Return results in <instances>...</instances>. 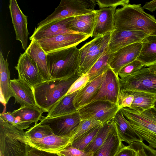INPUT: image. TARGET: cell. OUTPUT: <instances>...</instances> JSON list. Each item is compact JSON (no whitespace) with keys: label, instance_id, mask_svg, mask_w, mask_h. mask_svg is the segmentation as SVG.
Listing matches in <instances>:
<instances>
[{"label":"cell","instance_id":"1","mask_svg":"<svg viewBox=\"0 0 156 156\" xmlns=\"http://www.w3.org/2000/svg\"><path fill=\"white\" fill-rule=\"evenodd\" d=\"M114 30L144 31L156 36V19L146 13L140 4L128 3L116 9Z\"/></svg>","mask_w":156,"mask_h":156},{"label":"cell","instance_id":"2","mask_svg":"<svg viewBox=\"0 0 156 156\" xmlns=\"http://www.w3.org/2000/svg\"><path fill=\"white\" fill-rule=\"evenodd\" d=\"M79 49L76 46L47 54L51 79H66L77 74L80 68Z\"/></svg>","mask_w":156,"mask_h":156},{"label":"cell","instance_id":"3","mask_svg":"<svg viewBox=\"0 0 156 156\" xmlns=\"http://www.w3.org/2000/svg\"><path fill=\"white\" fill-rule=\"evenodd\" d=\"M80 76L78 74L66 79L44 81L33 88L37 106L48 112L65 95L69 88Z\"/></svg>","mask_w":156,"mask_h":156},{"label":"cell","instance_id":"4","mask_svg":"<svg viewBox=\"0 0 156 156\" xmlns=\"http://www.w3.org/2000/svg\"><path fill=\"white\" fill-rule=\"evenodd\" d=\"M121 109L141 141L156 149V111L153 108L139 114L129 108Z\"/></svg>","mask_w":156,"mask_h":156},{"label":"cell","instance_id":"5","mask_svg":"<svg viewBox=\"0 0 156 156\" xmlns=\"http://www.w3.org/2000/svg\"><path fill=\"white\" fill-rule=\"evenodd\" d=\"M25 132L0 118V156H29Z\"/></svg>","mask_w":156,"mask_h":156},{"label":"cell","instance_id":"6","mask_svg":"<svg viewBox=\"0 0 156 156\" xmlns=\"http://www.w3.org/2000/svg\"><path fill=\"white\" fill-rule=\"evenodd\" d=\"M119 90L141 91L156 94V74L143 67L122 79L119 77Z\"/></svg>","mask_w":156,"mask_h":156},{"label":"cell","instance_id":"7","mask_svg":"<svg viewBox=\"0 0 156 156\" xmlns=\"http://www.w3.org/2000/svg\"><path fill=\"white\" fill-rule=\"evenodd\" d=\"M120 109L117 104L108 101L97 100L78 110L81 120L93 119L102 124L112 120Z\"/></svg>","mask_w":156,"mask_h":156},{"label":"cell","instance_id":"8","mask_svg":"<svg viewBox=\"0 0 156 156\" xmlns=\"http://www.w3.org/2000/svg\"><path fill=\"white\" fill-rule=\"evenodd\" d=\"M81 121L78 111L72 113L53 117L43 116L39 123L49 126L55 135L72 137Z\"/></svg>","mask_w":156,"mask_h":156},{"label":"cell","instance_id":"9","mask_svg":"<svg viewBox=\"0 0 156 156\" xmlns=\"http://www.w3.org/2000/svg\"><path fill=\"white\" fill-rule=\"evenodd\" d=\"M90 37L78 33L61 34L36 40L45 52L48 53L76 46Z\"/></svg>","mask_w":156,"mask_h":156},{"label":"cell","instance_id":"10","mask_svg":"<svg viewBox=\"0 0 156 156\" xmlns=\"http://www.w3.org/2000/svg\"><path fill=\"white\" fill-rule=\"evenodd\" d=\"M15 68L18 79L32 88L44 81L36 63L26 51L20 54Z\"/></svg>","mask_w":156,"mask_h":156},{"label":"cell","instance_id":"11","mask_svg":"<svg viewBox=\"0 0 156 156\" xmlns=\"http://www.w3.org/2000/svg\"><path fill=\"white\" fill-rule=\"evenodd\" d=\"M119 91V77L110 68L105 72L102 83L89 103L103 100L117 104Z\"/></svg>","mask_w":156,"mask_h":156},{"label":"cell","instance_id":"12","mask_svg":"<svg viewBox=\"0 0 156 156\" xmlns=\"http://www.w3.org/2000/svg\"><path fill=\"white\" fill-rule=\"evenodd\" d=\"M149 35L144 31L114 30L111 33L108 51L109 53H114L126 46L142 42Z\"/></svg>","mask_w":156,"mask_h":156},{"label":"cell","instance_id":"13","mask_svg":"<svg viewBox=\"0 0 156 156\" xmlns=\"http://www.w3.org/2000/svg\"><path fill=\"white\" fill-rule=\"evenodd\" d=\"M9 7L12 23L16 34V39L21 44L22 48L25 50L28 46L27 19L20 9L16 0L9 1Z\"/></svg>","mask_w":156,"mask_h":156},{"label":"cell","instance_id":"14","mask_svg":"<svg viewBox=\"0 0 156 156\" xmlns=\"http://www.w3.org/2000/svg\"><path fill=\"white\" fill-rule=\"evenodd\" d=\"M142 45V42L134 43L124 47L114 53L109 65L117 76L119 71L122 67L137 59Z\"/></svg>","mask_w":156,"mask_h":156},{"label":"cell","instance_id":"15","mask_svg":"<svg viewBox=\"0 0 156 156\" xmlns=\"http://www.w3.org/2000/svg\"><path fill=\"white\" fill-rule=\"evenodd\" d=\"M74 17L52 21L39 28H35L30 40H37L61 34L76 33L70 30L69 26Z\"/></svg>","mask_w":156,"mask_h":156},{"label":"cell","instance_id":"16","mask_svg":"<svg viewBox=\"0 0 156 156\" xmlns=\"http://www.w3.org/2000/svg\"><path fill=\"white\" fill-rule=\"evenodd\" d=\"M71 136H58L53 134L37 140H28L31 147L52 153H58L70 144Z\"/></svg>","mask_w":156,"mask_h":156},{"label":"cell","instance_id":"17","mask_svg":"<svg viewBox=\"0 0 156 156\" xmlns=\"http://www.w3.org/2000/svg\"><path fill=\"white\" fill-rule=\"evenodd\" d=\"M115 7L104 8L97 10V14L92 37L94 38L111 33L114 30Z\"/></svg>","mask_w":156,"mask_h":156},{"label":"cell","instance_id":"18","mask_svg":"<svg viewBox=\"0 0 156 156\" xmlns=\"http://www.w3.org/2000/svg\"><path fill=\"white\" fill-rule=\"evenodd\" d=\"M10 87L15 103H19L21 107L25 106L37 107L33 88L19 79L11 80Z\"/></svg>","mask_w":156,"mask_h":156},{"label":"cell","instance_id":"19","mask_svg":"<svg viewBox=\"0 0 156 156\" xmlns=\"http://www.w3.org/2000/svg\"><path fill=\"white\" fill-rule=\"evenodd\" d=\"M25 51L36 63L44 81L51 80L47 62V54L36 40L32 39Z\"/></svg>","mask_w":156,"mask_h":156},{"label":"cell","instance_id":"20","mask_svg":"<svg viewBox=\"0 0 156 156\" xmlns=\"http://www.w3.org/2000/svg\"><path fill=\"white\" fill-rule=\"evenodd\" d=\"M97 14V10L88 14L74 17L69 28L75 33L92 37Z\"/></svg>","mask_w":156,"mask_h":156},{"label":"cell","instance_id":"21","mask_svg":"<svg viewBox=\"0 0 156 156\" xmlns=\"http://www.w3.org/2000/svg\"><path fill=\"white\" fill-rule=\"evenodd\" d=\"M105 73L89 81L84 87L77 92L74 98L73 103L78 110L88 104L96 94L102 83Z\"/></svg>","mask_w":156,"mask_h":156},{"label":"cell","instance_id":"22","mask_svg":"<svg viewBox=\"0 0 156 156\" xmlns=\"http://www.w3.org/2000/svg\"><path fill=\"white\" fill-rule=\"evenodd\" d=\"M121 141L129 144L135 142H141L137 134L124 116L120 109L113 119Z\"/></svg>","mask_w":156,"mask_h":156},{"label":"cell","instance_id":"23","mask_svg":"<svg viewBox=\"0 0 156 156\" xmlns=\"http://www.w3.org/2000/svg\"><path fill=\"white\" fill-rule=\"evenodd\" d=\"M7 59L5 60L2 53L0 52V99L4 105L8 103L12 97L10 87V72Z\"/></svg>","mask_w":156,"mask_h":156},{"label":"cell","instance_id":"24","mask_svg":"<svg viewBox=\"0 0 156 156\" xmlns=\"http://www.w3.org/2000/svg\"><path fill=\"white\" fill-rule=\"evenodd\" d=\"M122 144L113 122L112 128L106 140L93 156H115Z\"/></svg>","mask_w":156,"mask_h":156},{"label":"cell","instance_id":"25","mask_svg":"<svg viewBox=\"0 0 156 156\" xmlns=\"http://www.w3.org/2000/svg\"><path fill=\"white\" fill-rule=\"evenodd\" d=\"M142 47L137 60L144 67H149L156 63V36L149 35L142 41Z\"/></svg>","mask_w":156,"mask_h":156},{"label":"cell","instance_id":"26","mask_svg":"<svg viewBox=\"0 0 156 156\" xmlns=\"http://www.w3.org/2000/svg\"><path fill=\"white\" fill-rule=\"evenodd\" d=\"M78 91L66 95L62 97L48 112L46 117H55L72 113L78 111L74 106L73 101Z\"/></svg>","mask_w":156,"mask_h":156},{"label":"cell","instance_id":"27","mask_svg":"<svg viewBox=\"0 0 156 156\" xmlns=\"http://www.w3.org/2000/svg\"><path fill=\"white\" fill-rule=\"evenodd\" d=\"M132 92L134 99L130 108L140 114L154 108L156 94L141 91Z\"/></svg>","mask_w":156,"mask_h":156},{"label":"cell","instance_id":"28","mask_svg":"<svg viewBox=\"0 0 156 156\" xmlns=\"http://www.w3.org/2000/svg\"><path fill=\"white\" fill-rule=\"evenodd\" d=\"M44 112H45L38 107L28 106L20 107L19 109L14 110L11 113L22 121L32 123L34 122L36 125L42 118Z\"/></svg>","mask_w":156,"mask_h":156},{"label":"cell","instance_id":"29","mask_svg":"<svg viewBox=\"0 0 156 156\" xmlns=\"http://www.w3.org/2000/svg\"><path fill=\"white\" fill-rule=\"evenodd\" d=\"M108 48L86 73L89 77V81L101 75L110 68L109 62L114 53H109L108 51Z\"/></svg>","mask_w":156,"mask_h":156},{"label":"cell","instance_id":"30","mask_svg":"<svg viewBox=\"0 0 156 156\" xmlns=\"http://www.w3.org/2000/svg\"><path fill=\"white\" fill-rule=\"evenodd\" d=\"M113 124L112 119L102 124L93 140L84 151L94 153L106 140L112 128Z\"/></svg>","mask_w":156,"mask_h":156},{"label":"cell","instance_id":"31","mask_svg":"<svg viewBox=\"0 0 156 156\" xmlns=\"http://www.w3.org/2000/svg\"><path fill=\"white\" fill-rule=\"evenodd\" d=\"M54 134L49 126L39 123L31 127L25 132V135L28 140H37Z\"/></svg>","mask_w":156,"mask_h":156},{"label":"cell","instance_id":"32","mask_svg":"<svg viewBox=\"0 0 156 156\" xmlns=\"http://www.w3.org/2000/svg\"><path fill=\"white\" fill-rule=\"evenodd\" d=\"M102 124L97 126L82 134L73 140L70 145L74 148L84 151L93 140Z\"/></svg>","mask_w":156,"mask_h":156},{"label":"cell","instance_id":"33","mask_svg":"<svg viewBox=\"0 0 156 156\" xmlns=\"http://www.w3.org/2000/svg\"><path fill=\"white\" fill-rule=\"evenodd\" d=\"M101 124H102L100 121L93 119L81 120L71 137V143L82 134L93 128Z\"/></svg>","mask_w":156,"mask_h":156},{"label":"cell","instance_id":"34","mask_svg":"<svg viewBox=\"0 0 156 156\" xmlns=\"http://www.w3.org/2000/svg\"><path fill=\"white\" fill-rule=\"evenodd\" d=\"M143 67L142 62L136 59L122 67L119 71L117 76L122 79L133 74Z\"/></svg>","mask_w":156,"mask_h":156},{"label":"cell","instance_id":"35","mask_svg":"<svg viewBox=\"0 0 156 156\" xmlns=\"http://www.w3.org/2000/svg\"><path fill=\"white\" fill-rule=\"evenodd\" d=\"M0 118L4 121L8 122L19 129L23 130L30 127L32 123L22 121L15 117L11 112L1 113Z\"/></svg>","mask_w":156,"mask_h":156},{"label":"cell","instance_id":"36","mask_svg":"<svg viewBox=\"0 0 156 156\" xmlns=\"http://www.w3.org/2000/svg\"><path fill=\"white\" fill-rule=\"evenodd\" d=\"M134 96L132 91L119 90L117 103L119 109L125 107L130 108Z\"/></svg>","mask_w":156,"mask_h":156},{"label":"cell","instance_id":"37","mask_svg":"<svg viewBox=\"0 0 156 156\" xmlns=\"http://www.w3.org/2000/svg\"><path fill=\"white\" fill-rule=\"evenodd\" d=\"M61 156H93L94 153L82 151L71 146H66L57 153Z\"/></svg>","mask_w":156,"mask_h":156},{"label":"cell","instance_id":"38","mask_svg":"<svg viewBox=\"0 0 156 156\" xmlns=\"http://www.w3.org/2000/svg\"><path fill=\"white\" fill-rule=\"evenodd\" d=\"M89 81V79L86 74L81 76L72 84L66 95L77 91L84 87Z\"/></svg>","mask_w":156,"mask_h":156},{"label":"cell","instance_id":"39","mask_svg":"<svg viewBox=\"0 0 156 156\" xmlns=\"http://www.w3.org/2000/svg\"><path fill=\"white\" fill-rule=\"evenodd\" d=\"M97 4L99 9L104 8L115 7L119 5L124 6L129 3V0H97Z\"/></svg>","mask_w":156,"mask_h":156},{"label":"cell","instance_id":"40","mask_svg":"<svg viewBox=\"0 0 156 156\" xmlns=\"http://www.w3.org/2000/svg\"><path fill=\"white\" fill-rule=\"evenodd\" d=\"M143 156H156V150L145 144L143 142H135Z\"/></svg>","mask_w":156,"mask_h":156},{"label":"cell","instance_id":"41","mask_svg":"<svg viewBox=\"0 0 156 156\" xmlns=\"http://www.w3.org/2000/svg\"><path fill=\"white\" fill-rule=\"evenodd\" d=\"M115 156H136L135 150L129 145L126 146L123 144Z\"/></svg>","mask_w":156,"mask_h":156},{"label":"cell","instance_id":"42","mask_svg":"<svg viewBox=\"0 0 156 156\" xmlns=\"http://www.w3.org/2000/svg\"><path fill=\"white\" fill-rule=\"evenodd\" d=\"M29 156H61L57 153H52L31 147L29 152Z\"/></svg>","mask_w":156,"mask_h":156},{"label":"cell","instance_id":"43","mask_svg":"<svg viewBox=\"0 0 156 156\" xmlns=\"http://www.w3.org/2000/svg\"><path fill=\"white\" fill-rule=\"evenodd\" d=\"M142 8L153 12L156 10V0L146 2Z\"/></svg>","mask_w":156,"mask_h":156},{"label":"cell","instance_id":"44","mask_svg":"<svg viewBox=\"0 0 156 156\" xmlns=\"http://www.w3.org/2000/svg\"><path fill=\"white\" fill-rule=\"evenodd\" d=\"M129 146L135 150L136 152V156H143L139 148L135 142L131 143L129 144Z\"/></svg>","mask_w":156,"mask_h":156},{"label":"cell","instance_id":"45","mask_svg":"<svg viewBox=\"0 0 156 156\" xmlns=\"http://www.w3.org/2000/svg\"><path fill=\"white\" fill-rule=\"evenodd\" d=\"M148 68L151 72L156 74V63L148 67Z\"/></svg>","mask_w":156,"mask_h":156},{"label":"cell","instance_id":"46","mask_svg":"<svg viewBox=\"0 0 156 156\" xmlns=\"http://www.w3.org/2000/svg\"><path fill=\"white\" fill-rule=\"evenodd\" d=\"M153 108L154 109V110H155L156 111V101L155 103L154 106Z\"/></svg>","mask_w":156,"mask_h":156}]
</instances>
